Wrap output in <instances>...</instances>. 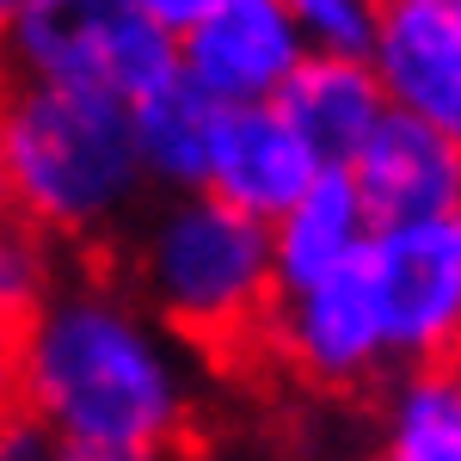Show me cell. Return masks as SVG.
<instances>
[{"label":"cell","mask_w":461,"mask_h":461,"mask_svg":"<svg viewBox=\"0 0 461 461\" xmlns=\"http://www.w3.org/2000/svg\"><path fill=\"white\" fill-rule=\"evenodd\" d=\"M19 400L50 437L160 456L191 425V363L173 326L130 295L56 284L19 326Z\"/></svg>","instance_id":"obj_1"},{"label":"cell","mask_w":461,"mask_h":461,"mask_svg":"<svg viewBox=\"0 0 461 461\" xmlns=\"http://www.w3.org/2000/svg\"><path fill=\"white\" fill-rule=\"evenodd\" d=\"M148 173L130 130V99L99 86L25 80L6 93L0 203L43 234L86 240L142 203Z\"/></svg>","instance_id":"obj_2"},{"label":"cell","mask_w":461,"mask_h":461,"mask_svg":"<svg viewBox=\"0 0 461 461\" xmlns=\"http://www.w3.org/2000/svg\"><path fill=\"white\" fill-rule=\"evenodd\" d=\"M136 284L148 314L167 320L185 345L228 351L252 339L277 302L271 234L210 191H173L136 240Z\"/></svg>","instance_id":"obj_3"},{"label":"cell","mask_w":461,"mask_h":461,"mask_svg":"<svg viewBox=\"0 0 461 461\" xmlns=\"http://www.w3.org/2000/svg\"><path fill=\"white\" fill-rule=\"evenodd\" d=\"M6 50L25 80L99 86L117 99L178 68V43L136 13V0H25L6 25Z\"/></svg>","instance_id":"obj_4"},{"label":"cell","mask_w":461,"mask_h":461,"mask_svg":"<svg viewBox=\"0 0 461 461\" xmlns=\"http://www.w3.org/2000/svg\"><path fill=\"white\" fill-rule=\"evenodd\" d=\"M363 265L400 363L461 357V210L375 228Z\"/></svg>","instance_id":"obj_5"},{"label":"cell","mask_w":461,"mask_h":461,"mask_svg":"<svg viewBox=\"0 0 461 461\" xmlns=\"http://www.w3.org/2000/svg\"><path fill=\"white\" fill-rule=\"evenodd\" d=\"M265 332L277 339L289 369H302L320 388H357L382 363H393L388 326H382V302H375L363 252L345 258L339 271L314 277V284L277 289V302L265 314Z\"/></svg>","instance_id":"obj_6"},{"label":"cell","mask_w":461,"mask_h":461,"mask_svg":"<svg viewBox=\"0 0 461 461\" xmlns=\"http://www.w3.org/2000/svg\"><path fill=\"white\" fill-rule=\"evenodd\" d=\"M369 68L393 111L461 142V0H375Z\"/></svg>","instance_id":"obj_7"},{"label":"cell","mask_w":461,"mask_h":461,"mask_svg":"<svg viewBox=\"0 0 461 461\" xmlns=\"http://www.w3.org/2000/svg\"><path fill=\"white\" fill-rule=\"evenodd\" d=\"M302 56L308 37L284 13V0H221L210 19L178 37V74L197 80L215 105L277 99Z\"/></svg>","instance_id":"obj_8"},{"label":"cell","mask_w":461,"mask_h":461,"mask_svg":"<svg viewBox=\"0 0 461 461\" xmlns=\"http://www.w3.org/2000/svg\"><path fill=\"white\" fill-rule=\"evenodd\" d=\"M326 167L308 136L289 123V111L277 99H252V105H221L215 117V142H210V173H203V191L247 210L252 221H271L284 215L314 173Z\"/></svg>","instance_id":"obj_9"},{"label":"cell","mask_w":461,"mask_h":461,"mask_svg":"<svg viewBox=\"0 0 461 461\" xmlns=\"http://www.w3.org/2000/svg\"><path fill=\"white\" fill-rule=\"evenodd\" d=\"M345 167L375 228L461 210V142H449L437 123L412 111L388 105V117L363 136V148Z\"/></svg>","instance_id":"obj_10"},{"label":"cell","mask_w":461,"mask_h":461,"mask_svg":"<svg viewBox=\"0 0 461 461\" xmlns=\"http://www.w3.org/2000/svg\"><path fill=\"white\" fill-rule=\"evenodd\" d=\"M277 105L289 111V123L308 136L326 167H345L363 136L388 117V93L369 68V56H351V50H308L302 68L284 80Z\"/></svg>","instance_id":"obj_11"},{"label":"cell","mask_w":461,"mask_h":461,"mask_svg":"<svg viewBox=\"0 0 461 461\" xmlns=\"http://www.w3.org/2000/svg\"><path fill=\"white\" fill-rule=\"evenodd\" d=\"M271 234V271H277V289H295V284H314L326 271H339L345 258L369 247L375 221L363 210L351 185V167H320L314 185L289 203L284 215L265 221Z\"/></svg>","instance_id":"obj_12"},{"label":"cell","mask_w":461,"mask_h":461,"mask_svg":"<svg viewBox=\"0 0 461 461\" xmlns=\"http://www.w3.org/2000/svg\"><path fill=\"white\" fill-rule=\"evenodd\" d=\"M215 117H221V105L178 68L160 74L154 86H142L130 99V130H136V154H142L148 185H160V191H203Z\"/></svg>","instance_id":"obj_13"},{"label":"cell","mask_w":461,"mask_h":461,"mask_svg":"<svg viewBox=\"0 0 461 461\" xmlns=\"http://www.w3.org/2000/svg\"><path fill=\"white\" fill-rule=\"evenodd\" d=\"M382 461H461V357L412 363L382 419Z\"/></svg>","instance_id":"obj_14"},{"label":"cell","mask_w":461,"mask_h":461,"mask_svg":"<svg viewBox=\"0 0 461 461\" xmlns=\"http://www.w3.org/2000/svg\"><path fill=\"white\" fill-rule=\"evenodd\" d=\"M56 289V258H50V234L25 221L19 210L0 203V326H25L37 302Z\"/></svg>","instance_id":"obj_15"},{"label":"cell","mask_w":461,"mask_h":461,"mask_svg":"<svg viewBox=\"0 0 461 461\" xmlns=\"http://www.w3.org/2000/svg\"><path fill=\"white\" fill-rule=\"evenodd\" d=\"M284 13L302 25L308 50H369L375 32V0H284Z\"/></svg>","instance_id":"obj_16"},{"label":"cell","mask_w":461,"mask_h":461,"mask_svg":"<svg viewBox=\"0 0 461 461\" xmlns=\"http://www.w3.org/2000/svg\"><path fill=\"white\" fill-rule=\"evenodd\" d=\"M215 6H221V0H136V13H142V19H154L160 32L173 37V43L191 32L197 19H210Z\"/></svg>","instance_id":"obj_17"},{"label":"cell","mask_w":461,"mask_h":461,"mask_svg":"<svg viewBox=\"0 0 461 461\" xmlns=\"http://www.w3.org/2000/svg\"><path fill=\"white\" fill-rule=\"evenodd\" d=\"M19 412H25V400H19V332L0 326V430L13 425Z\"/></svg>","instance_id":"obj_18"},{"label":"cell","mask_w":461,"mask_h":461,"mask_svg":"<svg viewBox=\"0 0 461 461\" xmlns=\"http://www.w3.org/2000/svg\"><path fill=\"white\" fill-rule=\"evenodd\" d=\"M50 461H154V449H123V443H74V437H56V443H50Z\"/></svg>","instance_id":"obj_19"},{"label":"cell","mask_w":461,"mask_h":461,"mask_svg":"<svg viewBox=\"0 0 461 461\" xmlns=\"http://www.w3.org/2000/svg\"><path fill=\"white\" fill-rule=\"evenodd\" d=\"M25 0H0V37H6V25H13V13H19Z\"/></svg>","instance_id":"obj_20"},{"label":"cell","mask_w":461,"mask_h":461,"mask_svg":"<svg viewBox=\"0 0 461 461\" xmlns=\"http://www.w3.org/2000/svg\"><path fill=\"white\" fill-rule=\"evenodd\" d=\"M0 130H6V86H0Z\"/></svg>","instance_id":"obj_21"}]
</instances>
